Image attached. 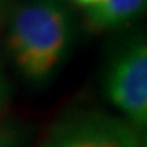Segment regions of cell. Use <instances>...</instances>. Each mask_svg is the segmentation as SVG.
<instances>
[{"instance_id":"1","label":"cell","mask_w":147,"mask_h":147,"mask_svg":"<svg viewBox=\"0 0 147 147\" xmlns=\"http://www.w3.org/2000/svg\"><path fill=\"white\" fill-rule=\"evenodd\" d=\"M69 20L60 0H29L15 11L8 45L29 78H45L65 56Z\"/></svg>"},{"instance_id":"2","label":"cell","mask_w":147,"mask_h":147,"mask_svg":"<svg viewBox=\"0 0 147 147\" xmlns=\"http://www.w3.org/2000/svg\"><path fill=\"white\" fill-rule=\"evenodd\" d=\"M107 98L135 128L147 122V47L143 39L129 42L111 62L105 78Z\"/></svg>"},{"instance_id":"3","label":"cell","mask_w":147,"mask_h":147,"mask_svg":"<svg viewBox=\"0 0 147 147\" xmlns=\"http://www.w3.org/2000/svg\"><path fill=\"white\" fill-rule=\"evenodd\" d=\"M140 143L125 120L101 111H78L57 120L42 147H138Z\"/></svg>"},{"instance_id":"4","label":"cell","mask_w":147,"mask_h":147,"mask_svg":"<svg viewBox=\"0 0 147 147\" xmlns=\"http://www.w3.org/2000/svg\"><path fill=\"white\" fill-rule=\"evenodd\" d=\"M146 0H101L87 9V27L92 32L107 30L129 21L144 8Z\"/></svg>"},{"instance_id":"5","label":"cell","mask_w":147,"mask_h":147,"mask_svg":"<svg viewBox=\"0 0 147 147\" xmlns=\"http://www.w3.org/2000/svg\"><path fill=\"white\" fill-rule=\"evenodd\" d=\"M0 147H18V138L14 131L0 125Z\"/></svg>"},{"instance_id":"6","label":"cell","mask_w":147,"mask_h":147,"mask_svg":"<svg viewBox=\"0 0 147 147\" xmlns=\"http://www.w3.org/2000/svg\"><path fill=\"white\" fill-rule=\"evenodd\" d=\"M5 83H3V78H2V74H0V108L3 105V101H5Z\"/></svg>"},{"instance_id":"7","label":"cell","mask_w":147,"mask_h":147,"mask_svg":"<svg viewBox=\"0 0 147 147\" xmlns=\"http://www.w3.org/2000/svg\"><path fill=\"white\" fill-rule=\"evenodd\" d=\"M75 2L80 3V5H84V6H92V5L99 3L101 0H75Z\"/></svg>"},{"instance_id":"8","label":"cell","mask_w":147,"mask_h":147,"mask_svg":"<svg viewBox=\"0 0 147 147\" xmlns=\"http://www.w3.org/2000/svg\"><path fill=\"white\" fill-rule=\"evenodd\" d=\"M138 147H146V141H143V143H140V146Z\"/></svg>"}]
</instances>
